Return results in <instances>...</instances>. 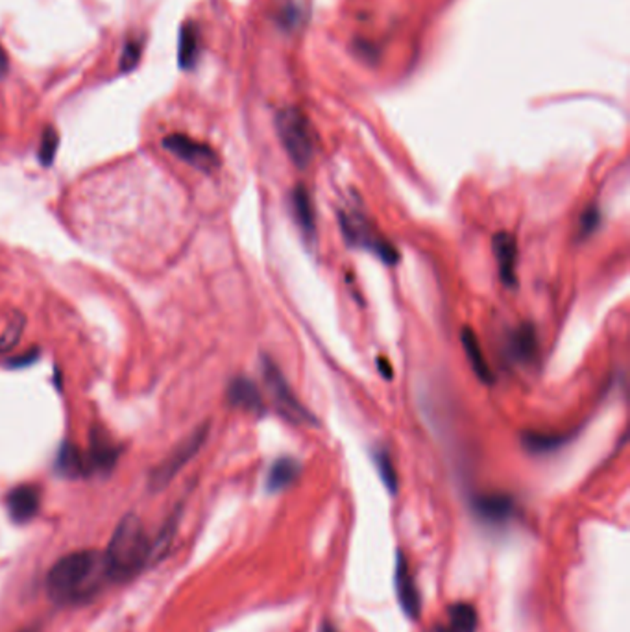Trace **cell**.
<instances>
[{
    "label": "cell",
    "mask_w": 630,
    "mask_h": 632,
    "mask_svg": "<svg viewBox=\"0 0 630 632\" xmlns=\"http://www.w3.org/2000/svg\"><path fill=\"white\" fill-rule=\"evenodd\" d=\"M479 625V616L474 604L455 603L448 609L446 621L436 625L431 632H475Z\"/></svg>",
    "instance_id": "e0dca14e"
},
{
    "label": "cell",
    "mask_w": 630,
    "mask_h": 632,
    "mask_svg": "<svg viewBox=\"0 0 630 632\" xmlns=\"http://www.w3.org/2000/svg\"><path fill=\"white\" fill-rule=\"evenodd\" d=\"M396 594H398V601L401 604L403 612L418 619L420 612H422V597L416 586V581L413 577V571H410L408 560L403 557V553H398V562H396Z\"/></svg>",
    "instance_id": "9c48e42d"
},
{
    "label": "cell",
    "mask_w": 630,
    "mask_h": 632,
    "mask_svg": "<svg viewBox=\"0 0 630 632\" xmlns=\"http://www.w3.org/2000/svg\"><path fill=\"white\" fill-rule=\"evenodd\" d=\"M200 54V38L198 30L193 22H183L180 30V45H178V63L183 71H190L197 62Z\"/></svg>",
    "instance_id": "44dd1931"
},
{
    "label": "cell",
    "mask_w": 630,
    "mask_h": 632,
    "mask_svg": "<svg viewBox=\"0 0 630 632\" xmlns=\"http://www.w3.org/2000/svg\"><path fill=\"white\" fill-rule=\"evenodd\" d=\"M460 342H462V348H464V353L466 357H468V361H470V367L472 370L475 372V375L479 377V381L486 383V384H491L496 381V375L494 372H491L488 361H486V357H484V351H483V346L477 339V335L474 333V329L472 327H464L462 329V333H460Z\"/></svg>",
    "instance_id": "2e32d148"
},
{
    "label": "cell",
    "mask_w": 630,
    "mask_h": 632,
    "mask_svg": "<svg viewBox=\"0 0 630 632\" xmlns=\"http://www.w3.org/2000/svg\"><path fill=\"white\" fill-rule=\"evenodd\" d=\"M163 148L190 164V167L204 173H213L218 169V164H221V159H218L216 152L209 145L200 143L183 133L167 135L165 139H163Z\"/></svg>",
    "instance_id": "52a82bcc"
},
{
    "label": "cell",
    "mask_w": 630,
    "mask_h": 632,
    "mask_svg": "<svg viewBox=\"0 0 630 632\" xmlns=\"http://www.w3.org/2000/svg\"><path fill=\"white\" fill-rule=\"evenodd\" d=\"M474 512L488 524H503L514 514V500L503 493H483L474 498Z\"/></svg>",
    "instance_id": "5bb4252c"
},
{
    "label": "cell",
    "mask_w": 630,
    "mask_h": 632,
    "mask_svg": "<svg viewBox=\"0 0 630 632\" xmlns=\"http://www.w3.org/2000/svg\"><path fill=\"white\" fill-rule=\"evenodd\" d=\"M301 462L292 459V457H281L278 460H273V464L270 466L268 476H266V490L270 493H278L285 488H289L290 485H294L298 481V477L301 476Z\"/></svg>",
    "instance_id": "ac0fdd59"
},
{
    "label": "cell",
    "mask_w": 630,
    "mask_h": 632,
    "mask_svg": "<svg viewBox=\"0 0 630 632\" xmlns=\"http://www.w3.org/2000/svg\"><path fill=\"white\" fill-rule=\"evenodd\" d=\"M261 372H263L266 389H268L273 403H276V409L281 417H285L292 424L318 426L313 412H309L304 405H301V401L298 400V396L290 389L289 381L285 379L283 372L280 370V367L276 363L270 359V357H263Z\"/></svg>",
    "instance_id": "5b68a950"
},
{
    "label": "cell",
    "mask_w": 630,
    "mask_h": 632,
    "mask_svg": "<svg viewBox=\"0 0 630 632\" xmlns=\"http://www.w3.org/2000/svg\"><path fill=\"white\" fill-rule=\"evenodd\" d=\"M290 206H292V215L294 221L299 226L301 233H304L309 240H315L316 237V215H315V204L309 195V190L304 185H298L290 192Z\"/></svg>",
    "instance_id": "9a60e30c"
},
{
    "label": "cell",
    "mask_w": 630,
    "mask_h": 632,
    "mask_svg": "<svg viewBox=\"0 0 630 632\" xmlns=\"http://www.w3.org/2000/svg\"><path fill=\"white\" fill-rule=\"evenodd\" d=\"M507 353L514 363H531L538 355V335L533 324L514 327L507 339Z\"/></svg>",
    "instance_id": "7c38bea8"
},
{
    "label": "cell",
    "mask_w": 630,
    "mask_h": 632,
    "mask_svg": "<svg viewBox=\"0 0 630 632\" xmlns=\"http://www.w3.org/2000/svg\"><path fill=\"white\" fill-rule=\"evenodd\" d=\"M280 141L298 169H306L315 156L313 130L298 107H285L276 115Z\"/></svg>",
    "instance_id": "277c9868"
},
{
    "label": "cell",
    "mask_w": 630,
    "mask_h": 632,
    "mask_svg": "<svg viewBox=\"0 0 630 632\" xmlns=\"http://www.w3.org/2000/svg\"><path fill=\"white\" fill-rule=\"evenodd\" d=\"M24 316L22 315H15L13 320L8 324L6 332H3L0 335V353H8L12 350H15V346L19 344L22 332H24Z\"/></svg>",
    "instance_id": "d4e9b609"
},
{
    "label": "cell",
    "mask_w": 630,
    "mask_h": 632,
    "mask_svg": "<svg viewBox=\"0 0 630 632\" xmlns=\"http://www.w3.org/2000/svg\"><path fill=\"white\" fill-rule=\"evenodd\" d=\"M8 69H10L8 52L4 50L3 45H0V80H3V78L8 74Z\"/></svg>",
    "instance_id": "f1b7e54d"
},
{
    "label": "cell",
    "mask_w": 630,
    "mask_h": 632,
    "mask_svg": "<svg viewBox=\"0 0 630 632\" xmlns=\"http://www.w3.org/2000/svg\"><path fill=\"white\" fill-rule=\"evenodd\" d=\"M207 436H209V424H202L200 427H197L193 433H190L185 441H181L167 455L165 460H161L150 472L148 488L152 492H161L163 488H167L185 466L198 455V451L207 441Z\"/></svg>",
    "instance_id": "8992f818"
},
{
    "label": "cell",
    "mask_w": 630,
    "mask_h": 632,
    "mask_svg": "<svg viewBox=\"0 0 630 632\" xmlns=\"http://www.w3.org/2000/svg\"><path fill=\"white\" fill-rule=\"evenodd\" d=\"M571 441V434H553V433H534L527 431L522 434V444L525 451L533 455H547L562 450Z\"/></svg>",
    "instance_id": "ffe728a7"
},
{
    "label": "cell",
    "mask_w": 630,
    "mask_h": 632,
    "mask_svg": "<svg viewBox=\"0 0 630 632\" xmlns=\"http://www.w3.org/2000/svg\"><path fill=\"white\" fill-rule=\"evenodd\" d=\"M178 519H180V512L176 510L174 514L169 516L165 526L161 527V531L150 542V564L159 562L161 559L167 557L169 549L172 545V540H174V535H176V529H178Z\"/></svg>",
    "instance_id": "7402d4cb"
},
{
    "label": "cell",
    "mask_w": 630,
    "mask_h": 632,
    "mask_svg": "<svg viewBox=\"0 0 630 632\" xmlns=\"http://www.w3.org/2000/svg\"><path fill=\"white\" fill-rule=\"evenodd\" d=\"M601 226V209L597 206H590L584 209L581 216L579 224V235L581 239H588L592 233H595Z\"/></svg>",
    "instance_id": "4316f807"
},
{
    "label": "cell",
    "mask_w": 630,
    "mask_h": 632,
    "mask_svg": "<svg viewBox=\"0 0 630 632\" xmlns=\"http://www.w3.org/2000/svg\"><path fill=\"white\" fill-rule=\"evenodd\" d=\"M374 464L379 472V477L385 483L391 493L398 492V474L394 468V460L387 450H375L374 451Z\"/></svg>",
    "instance_id": "603a6c76"
},
{
    "label": "cell",
    "mask_w": 630,
    "mask_h": 632,
    "mask_svg": "<svg viewBox=\"0 0 630 632\" xmlns=\"http://www.w3.org/2000/svg\"><path fill=\"white\" fill-rule=\"evenodd\" d=\"M491 250H494L500 280L505 287L514 289L517 285L516 266H517V242L516 237L508 232H500L491 239Z\"/></svg>",
    "instance_id": "8fae6325"
},
{
    "label": "cell",
    "mask_w": 630,
    "mask_h": 632,
    "mask_svg": "<svg viewBox=\"0 0 630 632\" xmlns=\"http://www.w3.org/2000/svg\"><path fill=\"white\" fill-rule=\"evenodd\" d=\"M58 145H60V135L56 131V128H45L43 137H41V147H39V161L43 167H50L54 157H56L58 152Z\"/></svg>",
    "instance_id": "cb8c5ba5"
},
{
    "label": "cell",
    "mask_w": 630,
    "mask_h": 632,
    "mask_svg": "<svg viewBox=\"0 0 630 632\" xmlns=\"http://www.w3.org/2000/svg\"><path fill=\"white\" fill-rule=\"evenodd\" d=\"M141 54H143V41L141 39H128L124 43V48L121 54V71L130 72L131 69L139 65Z\"/></svg>",
    "instance_id": "484cf974"
},
{
    "label": "cell",
    "mask_w": 630,
    "mask_h": 632,
    "mask_svg": "<svg viewBox=\"0 0 630 632\" xmlns=\"http://www.w3.org/2000/svg\"><path fill=\"white\" fill-rule=\"evenodd\" d=\"M377 368H379V372L382 374V377H387V379H391L392 374H394V370H392V367L387 363V359H377Z\"/></svg>",
    "instance_id": "f546056e"
},
{
    "label": "cell",
    "mask_w": 630,
    "mask_h": 632,
    "mask_svg": "<svg viewBox=\"0 0 630 632\" xmlns=\"http://www.w3.org/2000/svg\"><path fill=\"white\" fill-rule=\"evenodd\" d=\"M109 581L105 557L95 549L69 553L54 564L46 575L48 597L56 604L86 603Z\"/></svg>",
    "instance_id": "6da1fadb"
},
{
    "label": "cell",
    "mask_w": 630,
    "mask_h": 632,
    "mask_svg": "<svg viewBox=\"0 0 630 632\" xmlns=\"http://www.w3.org/2000/svg\"><path fill=\"white\" fill-rule=\"evenodd\" d=\"M150 538L139 516H124L104 552L107 577L113 583H126L150 566Z\"/></svg>",
    "instance_id": "7a4b0ae2"
},
{
    "label": "cell",
    "mask_w": 630,
    "mask_h": 632,
    "mask_svg": "<svg viewBox=\"0 0 630 632\" xmlns=\"http://www.w3.org/2000/svg\"><path fill=\"white\" fill-rule=\"evenodd\" d=\"M41 507V490L36 485H21L8 492L6 510L13 524L24 526L32 521Z\"/></svg>",
    "instance_id": "ba28073f"
},
{
    "label": "cell",
    "mask_w": 630,
    "mask_h": 632,
    "mask_svg": "<svg viewBox=\"0 0 630 632\" xmlns=\"http://www.w3.org/2000/svg\"><path fill=\"white\" fill-rule=\"evenodd\" d=\"M339 224L351 249L365 250L385 265H396L399 261V252L396 246L368 221L366 215L353 209H340Z\"/></svg>",
    "instance_id": "3957f363"
},
{
    "label": "cell",
    "mask_w": 630,
    "mask_h": 632,
    "mask_svg": "<svg viewBox=\"0 0 630 632\" xmlns=\"http://www.w3.org/2000/svg\"><path fill=\"white\" fill-rule=\"evenodd\" d=\"M320 632H337V628H335L332 623H323L322 628H320Z\"/></svg>",
    "instance_id": "4dcf8cb0"
},
{
    "label": "cell",
    "mask_w": 630,
    "mask_h": 632,
    "mask_svg": "<svg viewBox=\"0 0 630 632\" xmlns=\"http://www.w3.org/2000/svg\"><path fill=\"white\" fill-rule=\"evenodd\" d=\"M38 357H39V350H30V351H26L24 355H19V357H15V359H12L10 367H13V368H17V367H26V365L34 363V361L38 359Z\"/></svg>",
    "instance_id": "83f0119b"
},
{
    "label": "cell",
    "mask_w": 630,
    "mask_h": 632,
    "mask_svg": "<svg viewBox=\"0 0 630 632\" xmlns=\"http://www.w3.org/2000/svg\"><path fill=\"white\" fill-rule=\"evenodd\" d=\"M228 401L231 407L254 412V415H257V417H261L266 412L259 387L248 377L231 379L230 387H228Z\"/></svg>",
    "instance_id": "4fadbf2b"
},
{
    "label": "cell",
    "mask_w": 630,
    "mask_h": 632,
    "mask_svg": "<svg viewBox=\"0 0 630 632\" xmlns=\"http://www.w3.org/2000/svg\"><path fill=\"white\" fill-rule=\"evenodd\" d=\"M119 455H121V448L112 441V436L98 426L93 427L89 434V455H88L89 474L93 472L107 474L109 470H113L119 460Z\"/></svg>",
    "instance_id": "30bf717a"
},
{
    "label": "cell",
    "mask_w": 630,
    "mask_h": 632,
    "mask_svg": "<svg viewBox=\"0 0 630 632\" xmlns=\"http://www.w3.org/2000/svg\"><path fill=\"white\" fill-rule=\"evenodd\" d=\"M56 470L60 476L67 479H78L89 476V464L88 457L81 453L74 444L63 442L60 446L58 457H56Z\"/></svg>",
    "instance_id": "d6986e66"
}]
</instances>
